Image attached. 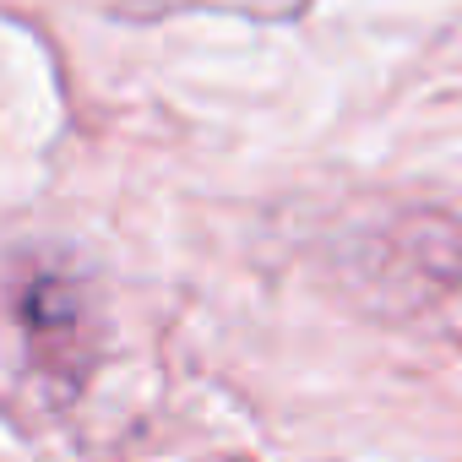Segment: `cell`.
<instances>
[{
	"label": "cell",
	"mask_w": 462,
	"mask_h": 462,
	"mask_svg": "<svg viewBox=\"0 0 462 462\" xmlns=\"http://www.w3.org/2000/svg\"><path fill=\"white\" fill-rule=\"evenodd\" d=\"M397 256L435 289H457L462 294V217L440 212V207H413L397 217L392 228Z\"/></svg>",
	"instance_id": "cell-1"
}]
</instances>
